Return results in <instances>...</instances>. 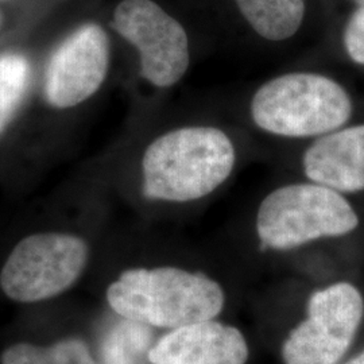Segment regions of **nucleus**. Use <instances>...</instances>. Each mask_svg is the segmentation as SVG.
<instances>
[{
	"label": "nucleus",
	"instance_id": "1",
	"mask_svg": "<svg viewBox=\"0 0 364 364\" xmlns=\"http://www.w3.org/2000/svg\"><path fill=\"white\" fill-rule=\"evenodd\" d=\"M236 164L237 147L227 131L210 124L176 127L144 150V195L178 204L205 198L231 178Z\"/></svg>",
	"mask_w": 364,
	"mask_h": 364
},
{
	"label": "nucleus",
	"instance_id": "2",
	"mask_svg": "<svg viewBox=\"0 0 364 364\" xmlns=\"http://www.w3.org/2000/svg\"><path fill=\"white\" fill-rule=\"evenodd\" d=\"M107 299L126 320L177 329L218 317L225 294L205 274L166 266L126 270L108 287Z\"/></svg>",
	"mask_w": 364,
	"mask_h": 364
},
{
	"label": "nucleus",
	"instance_id": "3",
	"mask_svg": "<svg viewBox=\"0 0 364 364\" xmlns=\"http://www.w3.org/2000/svg\"><path fill=\"white\" fill-rule=\"evenodd\" d=\"M250 119L258 130L284 139H316L346 126L353 103L335 78L293 70L269 78L252 93Z\"/></svg>",
	"mask_w": 364,
	"mask_h": 364
},
{
	"label": "nucleus",
	"instance_id": "4",
	"mask_svg": "<svg viewBox=\"0 0 364 364\" xmlns=\"http://www.w3.org/2000/svg\"><path fill=\"white\" fill-rule=\"evenodd\" d=\"M359 216L346 196L316 182L278 186L259 204L255 231L263 250L291 251L351 234Z\"/></svg>",
	"mask_w": 364,
	"mask_h": 364
},
{
	"label": "nucleus",
	"instance_id": "5",
	"mask_svg": "<svg viewBox=\"0 0 364 364\" xmlns=\"http://www.w3.org/2000/svg\"><path fill=\"white\" fill-rule=\"evenodd\" d=\"M87 260L88 246L77 236L30 235L9 255L0 273V287L18 302L52 299L77 281Z\"/></svg>",
	"mask_w": 364,
	"mask_h": 364
},
{
	"label": "nucleus",
	"instance_id": "6",
	"mask_svg": "<svg viewBox=\"0 0 364 364\" xmlns=\"http://www.w3.org/2000/svg\"><path fill=\"white\" fill-rule=\"evenodd\" d=\"M363 317V296L350 282L314 291L306 318L284 341V363L338 364L351 348Z\"/></svg>",
	"mask_w": 364,
	"mask_h": 364
},
{
	"label": "nucleus",
	"instance_id": "7",
	"mask_svg": "<svg viewBox=\"0 0 364 364\" xmlns=\"http://www.w3.org/2000/svg\"><path fill=\"white\" fill-rule=\"evenodd\" d=\"M112 27L136 49L141 76L153 87L169 90L188 73L192 63L188 33L156 1H120Z\"/></svg>",
	"mask_w": 364,
	"mask_h": 364
},
{
	"label": "nucleus",
	"instance_id": "8",
	"mask_svg": "<svg viewBox=\"0 0 364 364\" xmlns=\"http://www.w3.org/2000/svg\"><path fill=\"white\" fill-rule=\"evenodd\" d=\"M108 68L109 41L103 27H80L52 55L45 82L48 102L70 108L88 100L103 85Z\"/></svg>",
	"mask_w": 364,
	"mask_h": 364
},
{
	"label": "nucleus",
	"instance_id": "9",
	"mask_svg": "<svg viewBox=\"0 0 364 364\" xmlns=\"http://www.w3.org/2000/svg\"><path fill=\"white\" fill-rule=\"evenodd\" d=\"M248 356L242 331L213 320L171 329L149 352L153 364H246Z\"/></svg>",
	"mask_w": 364,
	"mask_h": 364
},
{
	"label": "nucleus",
	"instance_id": "10",
	"mask_svg": "<svg viewBox=\"0 0 364 364\" xmlns=\"http://www.w3.org/2000/svg\"><path fill=\"white\" fill-rule=\"evenodd\" d=\"M306 180L341 195L364 191V123L343 126L313 139L301 156Z\"/></svg>",
	"mask_w": 364,
	"mask_h": 364
},
{
	"label": "nucleus",
	"instance_id": "11",
	"mask_svg": "<svg viewBox=\"0 0 364 364\" xmlns=\"http://www.w3.org/2000/svg\"><path fill=\"white\" fill-rule=\"evenodd\" d=\"M240 14L260 38L284 42L302 26L306 0H235Z\"/></svg>",
	"mask_w": 364,
	"mask_h": 364
},
{
	"label": "nucleus",
	"instance_id": "12",
	"mask_svg": "<svg viewBox=\"0 0 364 364\" xmlns=\"http://www.w3.org/2000/svg\"><path fill=\"white\" fill-rule=\"evenodd\" d=\"M1 364H96L90 348L80 340H63L50 347L19 343L1 355Z\"/></svg>",
	"mask_w": 364,
	"mask_h": 364
},
{
	"label": "nucleus",
	"instance_id": "13",
	"mask_svg": "<svg viewBox=\"0 0 364 364\" xmlns=\"http://www.w3.org/2000/svg\"><path fill=\"white\" fill-rule=\"evenodd\" d=\"M30 78V66L19 54L0 57V132L21 105Z\"/></svg>",
	"mask_w": 364,
	"mask_h": 364
},
{
	"label": "nucleus",
	"instance_id": "14",
	"mask_svg": "<svg viewBox=\"0 0 364 364\" xmlns=\"http://www.w3.org/2000/svg\"><path fill=\"white\" fill-rule=\"evenodd\" d=\"M117 326L103 344L105 364H134V358L149 341V333L142 323L131 321Z\"/></svg>",
	"mask_w": 364,
	"mask_h": 364
},
{
	"label": "nucleus",
	"instance_id": "15",
	"mask_svg": "<svg viewBox=\"0 0 364 364\" xmlns=\"http://www.w3.org/2000/svg\"><path fill=\"white\" fill-rule=\"evenodd\" d=\"M343 46L353 64L364 66V6H359L347 22Z\"/></svg>",
	"mask_w": 364,
	"mask_h": 364
},
{
	"label": "nucleus",
	"instance_id": "16",
	"mask_svg": "<svg viewBox=\"0 0 364 364\" xmlns=\"http://www.w3.org/2000/svg\"><path fill=\"white\" fill-rule=\"evenodd\" d=\"M344 364H364V351L360 352L359 355H356L355 358H352L351 360H348Z\"/></svg>",
	"mask_w": 364,
	"mask_h": 364
},
{
	"label": "nucleus",
	"instance_id": "17",
	"mask_svg": "<svg viewBox=\"0 0 364 364\" xmlns=\"http://www.w3.org/2000/svg\"><path fill=\"white\" fill-rule=\"evenodd\" d=\"M352 1H353V3H356V4H358V7H359V6H364V0H352Z\"/></svg>",
	"mask_w": 364,
	"mask_h": 364
}]
</instances>
